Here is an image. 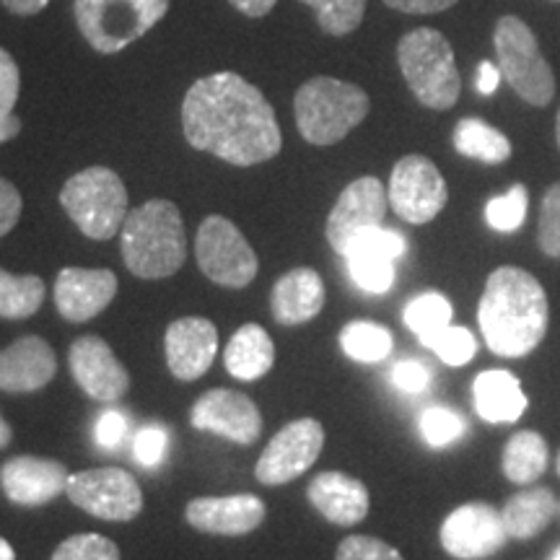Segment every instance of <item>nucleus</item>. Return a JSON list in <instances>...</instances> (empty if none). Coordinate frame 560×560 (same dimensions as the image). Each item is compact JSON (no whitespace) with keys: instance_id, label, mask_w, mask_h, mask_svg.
<instances>
[{"instance_id":"c85d7f7f","label":"nucleus","mask_w":560,"mask_h":560,"mask_svg":"<svg viewBox=\"0 0 560 560\" xmlns=\"http://www.w3.org/2000/svg\"><path fill=\"white\" fill-rule=\"evenodd\" d=\"M452 140L462 156L482 161V164H503L511 159V140L499 128L478 120V117L459 120Z\"/></svg>"},{"instance_id":"b1692460","label":"nucleus","mask_w":560,"mask_h":560,"mask_svg":"<svg viewBox=\"0 0 560 560\" xmlns=\"http://www.w3.org/2000/svg\"><path fill=\"white\" fill-rule=\"evenodd\" d=\"M325 283H322L319 272L312 268H296L285 272L272 285V317H276L278 325H304V322H312L325 310Z\"/></svg>"},{"instance_id":"e433bc0d","label":"nucleus","mask_w":560,"mask_h":560,"mask_svg":"<svg viewBox=\"0 0 560 560\" xmlns=\"http://www.w3.org/2000/svg\"><path fill=\"white\" fill-rule=\"evenodd\" d=\"M52 560H120V550L109 537L86 532V535H73L60 542L52 552Z\"/></svg>"},{"instance_id":"c756f323","label":"nucleus","mask_w":560,"mask_h":560,"mask_svg":"<svg viewBox=\"0 0 560 560\" xmlns=\"http://www.w3.org/2000/svg\"><path fill=\"white\" fill-rule=\"evenodd\" d=\"M392 332L376 322L355 319L348 322L340 332V348L346 350L348 359L359 363H380L392 353Z\"/></svg>"},{"instance_id":"2eb2a0df","label":"nucleus","mask_w":560,"mask_h":560,"mask_svg":"<svg viewBox=\"0 0 560 560\" xmlns=\"http://www.w3.org/2000/svg\"><path fill=\"white\" fill-rule=\"evenodd\" d=\"M408 252V240L395 229H369L346 249V265L353 283L366 293H387L395 285V262Z\"/></svg>"},{"instance_id":"37998d69","label":"nucleus","mask_w":560,"mask_h":560,"mask_svg":"<svg viewBox=\"0 0 560 560\" xmlns=\"http://www.w3.org/2000/svg\"><path fill=\"white\" fill-rule=\"evenodd\" d=\"M94 436L102 450H117L125 441V436H128V418H125L120 410L102 412L100 423H96L94 429Z\"/></svg>"},{"instance_id":"7c9ffc66","label":"nucleus","mask_w":560,"mask_h":560,"mask_svg":"<svg viewBox=\"0 0 560 560\" xmlns=\"http://www.w3.org/2000/svg\"><path fill=\"white\" fill-rule=\"evenodd\" d=\"M45 301V280L39 276H13L0 270V317L26 319Z\"/></svg>"},{"instance_id":"5fc2aeb1","label":"nucleus","mask_w":560,"mask_h":560,"mask_svg":"<svg viewBox=\"0 0 560 560\" xmlns=\"http://www.w3.org/2000/svg\"><path fill=\"white\" fill-rule=\"evenodd\" d=\"M550 560H560V548H556V552H552Z\"/></svg>"},{"instance_id":"2f4dec72","label":"nucleus","mask_w":560,"mask_h":560,"mask_svg":"<svg viewBox=\"0 0 560 560\" xmlns=\"http://www.w3.org/2000/svg\"><path fill=\"white\" fill-rule=\"evenodd\" d=\"M454 310L450 304V299L439 291H425L420 293L405 306V325L408 330H412L418 335V340L429 342L431 338H436L441 330L452 325Z\"/></svg>"},{"instance_id":"c03bdc74","label":"nucleus","mask_w":560,"mask_h":560,"mask_svg":"<svg viewBox=\"0 0 560 560\" xmlns=\"http://www.w3.org/2000/svg\"><path fill=\"white\" fill-rule=\"evenodd\" d=\"M21 208H24V200H21L16 185H11L9 179L0 177V240H3L5 234H11L13 226L19 223Z\"/></svg>"},{"instance_id":"79ce46f5","label":"nucleus","mask_w":560,"mask_h":560,"mask_svg":"<svg viewBox=\"0 0 560 560\" xmlns=\"http://www.w3.org/2000/svg\"><path fill=\"white\" fill-rule=\"evenodd\" d=\"M392 384L405 395H423L431 384V371L420 361H400L392 369Z\"/></svg>"},{"instance_id":"49530a36","label":"nucleus","mask_w":560,"mask_h":560,"mask_svg":"<svg viewBox=\"0 0 560 560\" xmlns=\"http://www.w3.org/2000/svg\"><path fill=\"white\" fill-rule=\"evenodd\" d=\"M501 68L499 62L482 60L478 66V73H475V89H478L480 96H493L501 86Z\"/></svg>"},{"instance_id":"9b49d317","label":"nucleus","mask_w":560,"mask_h":560,"mask_svg":"<svg viewBox=\"0 0 560 560\" xmlns=\"http://www.w3.org/2000/svg\"><path fill=\"white\" fill-rule=\"evenodd\" d=\"M387 195L392 210L412 226H423L436 219L450 200V190L439 166L420 153H410L397 161Z\"/></svg>"},{"instance_id":"ddd939ff","label":"nucleus","mask_w":560,"mask_h":560,"mask_svg":"<svg viewBox=\"0 0 560 560\" xmlns=\"http://www.w3.org/2000/svg\"><path fill=\"white\" fill-rule=\"evenodd\" d=\"M441 548L459 560H480L503 550L509 540L501 511L486 501H470L454 509L441 524Z\"/></svg>"},{"instance_id":"6e6552de","label":"nucleus","mask_w":560,"mask_h":560,"mask_svg":"<svg viewBox=\"0 0 560 560\" xmlns=\"http://www.w3.org/2000/svg\"><path fill=\"white\" fill-rule=\"evenodd\" d=\"M503 81L532 107H548L556 96V73L542 58L535 32L520 16H501L493 30Z\"/></svg>"},{"instance_id":"393cba45","label":"nucleus","mask_w":560,"mask_h":560,"mask_svg":"<svg viewBox=\"0 0 560 560\" xmlns=\"http://www.w3.org/2000/svg\"><path fill=\"white\" fill-rule=\"evenodd\" d=\"M475 412L490 425L516 423L527 412V395L520 380L506 369L482 371L472 382Z\"/></svg>"},{"instance_id":"cd10ccee","label":"nucleus","mask_w":560,"mask_h":560,"mask_svg":"<svg viewBox=\"0 0 560 560\" xmlns=\"http://www.w3.org/2000/svg\"><path fill=\"white\" fill-rule=\"evenodd\" d=\"M550 450L537 431H516L503 450L501 467L503 475L516 486H529L548 470Z\"/></svg>"},{"instance_id":"0eeeda50","label":"nucleus","mask_w":560,"mask_h":560,"mask_svg":"<svg viewBox=\"0 0 560 560\" xmlns=\"http://www.w3.org/2000/svg\"><path fill=\"white\" fill-rule=\"evenodd\" d=\"M75 24L102 55H115L149 34L170 11V0H75Z\"/></svg>"},{"instance_id":"4468645a","label":"nucleus","mask_w":560,"mask_h":560,"mask_svg":"<svg viewBox=\"0 0 560 560\" xmlns=\"http://www.w3.org/2000/svg\"><path fill=\"white\" fill-rule=\"evenodd\" d=\"M389 195L387 187L376 177H361L350 182L335 202L330 219H327V242L338 255H346L348 244L363 231L376 229L387 215Z\"/></svg>"},{"instance_id":"39448f33","label":"nucleus","mask_w":560,"mask_h":560,"mask_svg":"<svg viewBox=\"0 0 560 560\" xmlns=\"http://www.w3.org/2000/svg\"><path fill=\"white\" fill-rule=\"evenodd\" d=\"M402 79L423 107L444 112L457 104L462 79L450 39L431 26H418L397 45Z\"/></svg>"},{"instance_id":"4c0bfd02","label":"nucleus","mask_w":560,"mask_h":560,"mask_svg":"<svg viewBox=\"0 0 560 560\" xmlns=\"http://www.w3.org/2000/svg\"><path fill=\"white\" fill-rule=\"evenodd\" d=\"M540 249L548 257L560 260V182L550 185L540 206Z\"/></svg>"},{"instance_id":"09e8293b","label":"nucleus","mask_w":560,"mask_h":560,"mask_svg":"<svg viewBox=\"0 0 560 560\" xmlns=\"http://www.w3.org/2000/svg\"><path fill=\"white\" fill-rule=\"evenodd\" d=\"M50 0H3L5 11L16 13V16H37L39 11L47 9Z\"/></svg>"},{"instance_id":"8fccbe9b","label":"nucleus","mask_w":560,"mask_h":560,"mask_svg":"<svg viewBox=\"0 0 560 560\" xmlns=\"http://www.w3.org/2000/svg\"><path fill=\"white\" fill-rule=\"evenodd\" d=\"M21 132V120L16 115L5 117V120H0V143H5V140L16 138Z\"/></svg>"},{"instance_id":"f704fd0d","label":"nucleus","mask_w":560,"mask_h":560,"mask_svg":"<svg viewBox=\"0 0 560 560\" xmlns=\"http://www.w3.org/2000/svg\"><path fill=\"white\" fill-rule=\"evenodd\" d=\"M529 208V192L524 185H514L506 195L488 200L486 206V221L488 226L499 234H514L522 229L524 219H527Z\"/></svg>"},{"instance_id":"ea45409f","label":"nucleus","mask_w":560,"mask_h":560,"mask_svg":"<svg viewBox=\"0 0 560 560\" xmlns=\"http://www.w3.org/2000/svg\"><path fill=\"white\" fill-rule=\"evenodd\" d=\"M166 446H170V433L164 425H143L136 433V444H132V454L143 467H156L164 459Z\"/></svg>"},{"instance_id":"f8f14e48","label":"nucleus","mask_w":560,"mask_h":560,"mask_svg":"<svg viewBox=\"0 0 560 560\" xmlns=\"http://www.w3.org/2000/svg\"><path fill=\"white\" fill-rule=\"evenodd\" d=\"M325 429L319 420L299 418L283 425L257 459L255 475L265 486H285L304 475L319 459Z\"/></svg>"},{"instance_id":"c9c22d12","label":"nucleus","mask_w":560,"mask_h":560,"mask_svg":"<svg viewBox=\"0 0 560 560\" xmlns=\"http://www.w3.org/2000/svg\"><path fill=\"white\" fill-rule=\"evenodd\" d=\"M425 348H431L446 366H465L478 353V340H475V335L467 327L450 325L436 338L425 342Z\"/></svg>"},{"instance_id":"aec40b11","label":"nucleus","mask_w":560,"mask_h":560,"mask_svg":"<svg viewBox=\"0 0 560 560\" xmlns=\"http://www.w3.org/2000/svg\"><path fill=\"white\" fill-rule=\"evenodd\" d=\"M117 296V276L107 268H66L55 280V306L68 322H89Z\"/></svg>"},{"instance_id":"423d86ee","label":"nucleus","mask_w":560,"mask_h":560,"mask_svg":"<svg viewBox=\"0 0 560 560\" xmlns=\"http://www.w3.org/2000/svg\"><path fill=\"white\" fill-rule=\"evenodd\" d=\"M60 206L81 229V234L107 242L117 231H122V223L128 219V190L117 172L107 166H89L62 185Z\"/></svg>"},{"instance_id":"a211bd4d","label":"nucleus","mask_w":560,"mask_h":560,"mask_svg":"<svg viewBox=\"0 0 560 560\" xmlns=\"http://www.w3.org/2000/svg\"><path fill=\"white\" fill-rule=\"evenodd\" d=\"M166 366L179 382H195L210 369L219 353V330L206 317L172 322L164 338Z\"/></svg>"},{"instance_id":"20e7f679","label":"nucleus","mask_w":560,"mask_h":560,"mask_svg":"<svg viewBox=\"0 0 560 560\" xmlns=\"http://www.w3.org/2000/svg\"><path fill=\"white\" fill-rule=\"evenodd\" d=\"M369 94L355 83L317 75L296 91L293 115L301 138L312 145H335L366 120Z\"/></svg>"},{"instance_id":"bb28decb","label":"nucleus","mask_w":560,"mask_h":560,"mask_svg":"<svg viewBox=\"0 0 560 560\" xmlns=\"http://www.w3.org/2000/svg\"><path fill=\"white\" fill-rule=\"evenodd\" d=\"M558 514V501L550 488H524L511 495L506 506L501 509L503 524H506L509 537L514 540H532L540 532L548 529L552 516Z\"/></svg>"},{"instance_id":"a18cd8bd","label":"nucleus","mask_w":560,"mask_h":560,"mask_svg":"<svg viewBox=\"0 0 560 560\" xmlns=\"http://www.w3.org/2000/svg\"><path fill=\"white\" fill-rule=\"evenodd\" d=\"M389 9L400 13H416V16H425V13H441L452 5H457L459 0H384Z\"/></svg>"},{"instance_id":"603ef678","label":"nucleus","mask_w":560,"mask_h":560,"mask_svg":"<svg viewBox=\"0 0 560 560\" xmlns=\"http://www.w3.org/2000/svg\"><path fill=\"white\" fill-rule=\"evenodd\" d=\"M0 560H16V552H13L11 542L0 537Z\"/></svg>"},{"instance_id":"473e14b6","label":"nucleus","mask_w":560,"mask_h":560,"mask_svg":"<svg viewBox=\"0 0 560 560\" xmlns=\"http://www.w3.org/2000/svg\"><path fill=\"white\" fill-rule=\"evenodd\" d=\"M317 13L319 30L330 37H346L361 26L366 0H301Z\"/></svg>"},{"instance_id":"5701e85b","label":"nucleus","mask_w":560,"mask_h":560,"mask_svg":"<svg viewBox=\"0 0 560 560\" xmlns=\"http://www.w3.org/2000/svg\"><path fill=\"white\" fill-rule=\"evenodd\" d=\"M306 499L327 522L338 527H353L366 520L371 495L359 478L346 472H322L306 488Z\"/></svg>"},{"instance_id":"9d476101","label":"nucleus","mask_w":560,"mask_h":560,"mask_svg":"<svg viewBox=\"0 0 560 560\" xmlns=\"http://www.w3.org/2000/svg\"><path fill=\"white\" fill-rule=\"evenodd\" d=\"M68 499L75 506L107 522H130L143 511V490L120 467H96L68 478Z\"/></svg>"},{"instance_id":"f03ea898","label":"nucleus","mask_w":560,"mask_h":560,"mask_svg":"<svg viewBox=\"0 0 560 560\" xmlns=\"http://www.w3.org/2000/svg\"><path fill=\"white\" fill-rule=\"evenodd\" d=\"M548 322V293L532 272L511 265L490 272L478 304V325L490 353L527 359L540 348Z\"/></svg>"},{"instance_id":"a19ab883","label":"nucleus","mask_w":560,"mask_h":560,"mask_svg":"<svg viewBox=\"0 0 560 560\" xmlns=\"http://www.w3.org/2000/svg\"><path fill=\"white\" fill-rule=\"evenodd\" d=\"M19 89H21V75L16 60L11 58L9 50L0 47V120L13 115V107L19 102Z\"/></svg>"},{"instance_id":"1a4fd4ad","label":"nucleus","mask_w":560,"mask_h":560,"mask_svg":"<svg viewBox=\"0 0 560 560\" xmlns=\"http://www.w3.org/2000/svg\"><path fill=\"white\" fill-rule=\"evenodd\" d=\"M198 265L213 283L223 289H244L255 280L260 262L244 234L223 215H208L195 240Z\"/></svg>"},{"instance_id":"6ab92c4d","label":"nucleus","mask_w":560,"mask_h":560,"mask_svg":"<svg viewBox=\"0 0 560 560\" xmlns=\"http://www.w3.org/2000/svg\"><path fill=\"white\" fill-rule=\"evenodd\" d=\"M68 470L58 459L13 457L0 467V488L19 506H45L66 493Z\"/></svg>"},{"instance_id":"6e6d98bb","label":"nucleus","mask_w":560,"mask_h":560,"mask_svg":"<svg viewBox=\"0 0 560 560\" xmlns=\"http://www.w3.org/2000/svg\"><path fill=\"white\" fill-rule=\"evenodd\" d=\"M558 475H560V454H558Z\"/></svg>"},{"instance_id":"dca6fc26","label":"nucleus","mask_w":560,"mask_h":560,"mask_svg":"<svg viewBox=\"0 0 560 560\" xmlns=\"http://www.w3.org/2000/svg\"><path fill=\"white\" fill-rule=\"evenodd\" d=\"M198 431H213L234 444H255L262 433L260 408L247 395L234 389H210L200 395L190 412Z\"/></svg>"},{"instance_id":"f257e3e1","label":"nucleus","mask_w":560,"mask_h":560,"mask_svg":"<svg viewBox=\"0 0 560 560\" xmlns=\"http://www.w3.org/2000/svg\"><path fill=\"white\" fill-rule=\"evenodd\" d=\"M182 130L192 149L234 166L276 159L283 145L272 104L260 89L229 70L192 83L182 102Z\"/></svg>"},{"instance_id":"7ed1b4c3","label":"nucleus","mask_w":560,"mask_h":560,"mask_svg":"<svg viewBox=\"0 0 560 560\" xmlns=\"http://www.w3.org/2000/svg\"><path fill=\"white\" fill-rule=\"evenodd\" d=\"M122 260L132 276L170 278L185 265L187 234L172 200H149L128 213L120 231Z\"/></svg>"},{"instance_id":"72a5a7b5","label":"nucleus","mask_w":560,"mask_h":560,"mask_svg":"<svg viewBox=\"0 0 560 560\" xmlns=\"http://www.w3.org/2000/svg\"><path fill=\"white\" fill-rule=\"evenodd\" d=\"M420 433L433 450H444V446L457 444L465 436L467 423L457 410L444 408V405H431V408L420 412Z\"/></svg>"},{"instance_id":"4d7b16f0","label":"nucleus","mask_w":560,"mask_h":560,"mask_svg":"<svg viewBox=\"0 0 560 560\" xmlns=\"http://www.w3.org/2000/svg\"><path fill=\"white\" fill-rule=\"evenodd\" d=\"M558 3H560V0H558Z\"/></svg>"},{"instance_id":"864d4df0","label":"nucleus","mask_w":560,"mask_h":560,"mask_svg":"<svg viewBox=\"0 0 560 560\" xmlns=\"http://www.w3.org/2000/svg\"><path fill=\"white\" fill-rule=\"evenodd\" d=\"M556 140H558V151H560V109H558V117H556Z\"/></svg>"},{"instance_id":"f3484780","label":"nucleus","mask_w":560,"mask_h":560,"mask_svg":"<svg viewBox=\"0 0 560 560\" xmlns=\"http://www.w3.org/2000/svg\"><path fill=\"white\" fill-rule=\"evenodd\" d=\"M70 374L79 387L96 402L122 400L130 387L128 369L122 366L107 342L96 335H83L70 346Z\"/></svg>"},{"instance_id":"58836bf2","label":"nucleus","mask_w":560,"mask_h":560,"mask_svg":"<svg viewBox=\"0 0 560 560\" xmlns=\"http://www.w3.org/2000/svg\"><path fill=\"white\" fill-rule=\"evenodd\" d=\"M335 560H405L389 542L369 535H350L338 545Z\"/></svg>"},{"instance_id":"412c9836","label":"nucleus","mask_w":560,"mask_h":560,"mask_svg":"<svg viewBox=\"0 0 560 560\" xmlns=\"http://www.w3.org/2000/svg\"><path fill=\"white\" fill-rule=\"evenodd\" d=\"M55 371H58L55 350L37 335H24L0 350V389L11 395H26L47 387Z\"/></svg>"},{"instance_id":"4be33fe9","label":"nucleus","mask_w":560,"mask_h":560,"mask_svg":"<svg viewBox=\"0 0 560 560\" xmlns=\"http://www.w3.org/2000/svg\"><path fill=\"white\" fill-rule=\"evenodd\" d=\"M190 527L206 535L240 537L257 529L265 520V503L252 493L221 495V499H195L185 511Z\"/></svg>"},{"instance_id":"a878e982","label":"nucleus","mask_w":560,"mask_h":560,"mask_svg":"<svg viewBox=\"0 0 560 560\" xmlns=\"http://www.w3.org/2000/svg\"><path fill=\"white\" fill-rule=\"evenodd\" d=\"M272 361H276V346L260 325H244L242 330H236L223 353L226 371L240 382L262 380L272 369Z\"/></svg>"},{"instance_id":"3c124183","label":"nucleus","mask_w":560,"mask_h":560,"mask_svg":"<svg viewBox=\"0 0 560 560\" xmlns=\"http://www.w3.org/2000/svg\"><path fill=\"white\" fill-rule=\"evenodd\" d=\"M11 439H13L11 425L5 423V418H3V416H0V450H5V446L11 444Z\"/></svg>"},{"instance_id":"de8ad7c7","label":"nucleus","mask_w":560,"mask_h":560,"mask_svg":"<svg viewBox=\"0 0 560 560\" xmlns=\"http://www.w3.org/2000/svg\"><path fill=\"white\" fill-rule=\"evenodd\" d=\"M229 3L234 5L240 13H244V16L262 19V16H268L272 9H276L278 0H229Z\"/></svg>"}]
</instances>
